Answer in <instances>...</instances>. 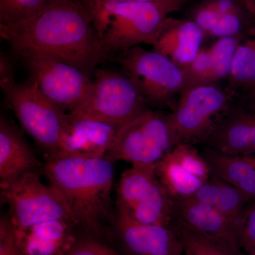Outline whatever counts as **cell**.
I'll return each instance as SVG.
<instances>
[{
    "label": "cell",
    "instance_id": "6da1fadb",
    "mask_svg": "<svg viewBox=\"0 0 255 255\" xmlns=\"http://www.w3.org/2000/svg\"><path fill=\"white\" fill-rule=\"evenodd\" d=\"M0 35L14 52L46 53L89 75L106 58L84 0H54L34 16L0 24Z\"/></svg>",
    "mask_w": 255,
    "mask_h": 255
},
{
    "label": "cell",
    "instance_id": "7a4b0ae2",
    "mask_svg": "<svg viewBox=\"0 0 255 255\" xmlns=\"http://www.w3.org/2000/svg\"><path fill=\"white\" fill-rule=\"evenodd\" d=\"M43 169L77 226L99 234L110 210L113 162L106 157L53 155L46 157Z\"/></svg>",
    "mask_w": 255,
    "mask_h": 255
},
{
    "label": "cell",
    "instance_id": "3957f363",
    "mask_svg": "<svg viewBox=\"0 0 255 255\" xmlns=\"http://www.w3.org/2000/svg\"><path fill=\"white\" fill-rule=\"evenodd\" d=\"M106 57L141 43L153 46L167 15L177 9L175 0L114 1L84 0Z\"/></svg>",
    "mask_w": 255,
    "mask_h": 255
},
{
    "label": "cell",
    "instance_id": "277c9868",
    "mask_svg": "<svg viewBox=\"0 0 255 255\" xmlns=\"http://www.w3.org/2000/svg\"><path fill=\"white\" fill-rule=\"evenodd\" d=\"M5 100L21 127L47 156L59 152L68 127V115L43 95L33 80L0 81Z\"/></svg>",
    "mask_w": 255,
    "mask_h": 255
},
{
    "label": "cell",
    "instance_id": "5b68a950",
    "mask_svg": "<svg viewBox=\"0 0 255 255\" xmlns=\"http://www.w3.org/2000/svg\"><path fill=\"white\" fill-rule=\"evenodd\" d=\"M137 87L126 73L97 69L85 100L68 115L120 127L147 110Z\"/></svg>",
    "mask_w": 255,
    "mask_h": 255
},
{
    "label": "cell",
    "instance_id": "8992f818",
    "mask_svg": "<svg viewBox=\"0 0 255 255\" xmlns=\"http://www.w3.org/2000/svg\"><path fill=\"white\" fill-rule=\"evenodd\" d=\"M179 144L170 115L146 110L119 128L106 157L157 164Z\"/></svg>",
    "mask_w": 255,
    "mask_h": 255
},
{
    "label": "cell",
    "instance_id": "52a82bcc",
    "mask_svg": "<svg viewBox=\"0 0 255 255\" xmlns=\"http://www.w3.org/2000/svg\"><path fill=\"white\" fill-rule=\"evenodd\" d=\"M0 186L1 200L8 206L15 232L53 220H66L77 226L61 196L51 186L43 184L36 172L0 183Z\"/></svg>",
    "mask_w": 255,
    "mask_h": 255
},
{
    "label": "cell",
    "instance_id": "ba28073f",
    "mask_svg": "<svg viewBox=\"0 0 255 255\" xmlns=\"http://www.w3.org/2000/svg\"><path fill=\"white\" fill-rule=\"evenodd\" d=\"M116 60L152 105H167L187 87L184 69L155 50L135 46L122 52Z\"/></svg>",
    "mask_w": 255,
    "mask_h": 255
},
{
    "label": "cell",
    "instance_id": "9c48e42d",
    "mask_svg": "<svg viewBox=\"0 0 255 255\" xmlns=\"http://www.w3.org/2000/svg\"><path fill=\"white\" fill-rule=\"evenodd\" d=\"M169 114L179 143L208 140L226 118L230 97L215 84L186 87Z\"/></svg>",
    "mask_w": 255,
    "mask_h": 255
},
{
    "label": "cell",
    "instance_id": "30bf717a",
    "mask_svg": "<svg viewBox=\"0 0 255 255\" xmlns=\"http://www.w3.org/2000/svg\"><path fill=\"white\" fill-rule=\"evenodd\" d=\"M26 64L31 80L48 100L67 113L85 100L92 80L72 64L46 53L23 49L14 52Z\"/></svg>",
    "mask_w": 255,
    "mask_h": 255
},
{
    "label": "cell",
    "instance_id": "8fae6325",
    "mask_svg": "<svg viewBox=\"0 0 255 255\" xmlns=\"http://www.w3.org/2000/svg\"><path fill=\"white\" fill-rule=\"evenodd\" d=\"M159 182L174 198L192 196L211 175V167L193 145L179 143L156 164Z\"/></svg>",
    "mask_w": 255,
    "mask_h": 255
},
{
    "label": "cell",
    "instance_id": "7c38bea8",
    "mask_svg": "<svg viewBox=\"0 0 255 255\" xmlns=\"http://www.w3.org/2000/svg\"><path fill=\"white\" fill-rule=\"evenodd\" d=\"M116 227L128 255H184L183 243L173 226L137 222L117 209Z\"/></svg>",
    "mask_w": 255,
    "mask_h": 255
},
{
    "label": "cell",
    "instance_id": "4fadbf2b",
    "mask_svg": "<svg viewBox=\"0 0 255 255\" xmlns=\"http://www.w3.org/2000/svg\"><path fill=\"white\" fill-rule=\"evenodd\" d=\"M174 221L241 250L239 223L190 196L174 198Z\"/></svg>",
    "mask_w": 255,
    "mask_h": 255
},
{
    "label": "cell",
    "instance_id": "5bb4252c",
    "mask_svg": "<svg viewBox=\"0 0 255 255\" xmlns=\"http://www.w3.org/2000/svg\"><path fill=\"white\" fill-rule=\"evenodd\" d=\"M68 121L61 148L53 155L106 157L119 127L90 119L72 118L69 115Z\"/></svg>",
    "mask_w": 255,
    "mask_h": 255
},
{
    "label": "cell",
    "instance_id": "9a60e30c",
    "mask_svg": "<svg viewBox=\"0 0 255 255\" xmlns=\"http://www.w3.org/2000/svg\"><path fill=\"white\" fill-rule=\"evenodd\" d=\"M75 226L66 220H53L14 233L23 255H65L77 239Z\"/></svg>",
    "mask_w": 255,
    "mask_h": 255
},
{
    "label": "cell",
    "instance_id": "2e32d148",
    "mask_svg": "<svg viewBox=\"0 0 255 255\" xmlns=\"http://www.w3.org/2000/svg\"><path fill=\"white\" fill-rule=\"evenodd\" d=\"M204 35V31L194 21L168 18L153 46L154 50L184 68L195 58L201 50Z\"/></svg>",
    "mask_w": 255,
    "mask_h": 255
},
{
    "label": "cell",
    "instance_id": "e0dca14e",
    "mask_svg": "<svg viewBox=\"0 0 255 255\" xmlns=\"http://www.w3.org/2000/svg\"><path fill=\"white\" fill-rule=\"evenodd\" d=\"M41 165L17 128L1 117L0 183L9 182L27 172H36Z\"/></svg>",
    "mask_w": 255,
    "mask_h": 255
},
{
    "label": "cell",
    "instance_id": "ac0fdd59",
    "mask_svg": "<svg viewBox=\"0 0 255 255\" xmlns=\"http://www.w3.org/2000/svg\"><path fill=\"white\" fill-rule=\"evenodd\" d=\"M255 140V111L227 116L208 139L213 150L228 155H251Z\"/></svg>",
    "mask_w": 255,
    "mask_h": 255
},
{
    "label": "cell",
    "instance_id": "d6986e66",
    "mask_svg": "<svg viewBox=\"0 0 255 255\" xmlns=\"http://www.w3.org/2000/svg\"><path fill=\"white\" fill-rule=\"evenodd\" d=\"M204 157L211 174L255 199V155H228L211 149Z\"/></svg>",
    "mask_w": 255,
    "mask_h": 255
},
{
    "label": "cell",
    "instance_id": "ffe728a7",
    "mask_svg": "<svg viewBox=\"0 0 255 255\" xmlns=\"http://www.w3.org/2000/svg\"><path fill=\"white\" fill-rule=\"evenodd\" d=\"M190 197L212 206L239 223L243 211L255 199L212 174L207 182Z\"/></svg>",
    "mask_w": 255,
    "mask_h": 255
},
{
    "label": "cell",
    "instance_id": "44dd1931",
    "mask_svg": "<svg viewBox=\"0 0 255 255\" xmlns=\"http://www.w3.org/2000/svg\"><path fill=\"white\" fill-rule=\"evenodd\" d=\"M158 180L156 164H133L122 174L117 189V209L130 213Z\"/></svg>",
    "mask_w": 255,
    "mask_h": 255
},
{
    "label": "cell",
    "instance_id": "7402d4cb",
    "mask_svg": "<svg viewBox=\"0 0 255 255\" xmlns=\"http://www.w3.org/2000/svg\"><path fill=\"white\" fill-rule=\"evenodd\" d=\"M174 198L158 179L148 194L127 213L137 222L170 226L174 221Z\"/></svg>",
    "mask_w": 255,
    "mask_h": 255
},
{
    "label": "cell",
    "instance_id": "603a6c76",
    "mask_svg": "<svg viewBox=\"0 0 255 255\" xmlns=\"http://www.w3.org/2000/svg\"><path fill=\"white\" fill-rule=\"evenodd\" d=\"M172 226L182 242L184 255H247L226 242L207 236L182 223L174 221Z\"/></svg>",
    "mask_w": 255,
    "mask_h": 255
},
{
    "label": "cell",
    "instance_id": "cb8c5ba5",
    "mask_svg": "<svg viewBox=\"0 0 255 255\" xmlns=\"http://www.w3.org/2000/svg\"><path fill=\"white\" fill-rule=\"evenodd\" d=\"M228 78L235 88L255 90V39L239 43Z\"/></svg>",
    "mask_w": 255,
    "mask_h": 255
},
{
    "label": "cell",
    "instance_id": "d4e9b609",
    "mask_svg": "<svg viewBox=\"0 0 255 255\" xmlns=\"http://www.w3.org/2000/svg\"><path fill=\"white\" fill-rule=\"evenodd\" d=\"M239 42L236 36L219 38L209 48L212 61L213 83L229 76Z\"/></svg>",
    "mask_w": 255,
    "mask_h": 255
},
{
    "label": "cell",
    "instance_id": "484cf974",
    "mask_svg": "<svg viewBox=\"0 0 255 255\" xmlns=\"http://www.w3.org/2000/svg\"><path fill=\"white\" fill-rule=\"evenodd\" d=\"M54 0H0V24H10L34 16Z\"/></svg>",
    "mask_w": 255,
    "mask_h": 255
},
{
    "label": "cell",
    "instance_id": "4316f807",
    "mask_svg": "<svg viewBox=\"0 0 255 255\" xmlns=\"http://www.w3.org/2000/svg\"><path fill=\"white\" fill-rule=\"evenodd\" d=\"M187 78V87L213 83L212 61L209 49L201 48L194 60L182 68Z\"/></svg>",
    "mask_w": 255,
    "mask_h": 255
},
{
    "label": "cell",
    "instance_id": "83f0119b",
    "mask_svg": "<svg viewBox=\"0 0 255 255\" xmlns=\"http://www.w3.org/2000/svg\"><path fill=\"white\" fill-rule=\"evenodd\" d=\"M240 245L247 255H255V199L243 211L239 223Z\"/></svg>",
    "mask_w": 255,
    "mask_h": 255
},
{
    "label": "cell",
    "instance_id": "f1b7e54d",
    "mask_svg": "<svg viewBox=\"0 0 255 255\" xmlns=\"http://www.w3.org/2000/svg\"><path fill=\"white\" fill-rule=\"evenodd\" d=\"M65 255H122L97 240L76 239Z\"/></svg>",
    "mask_w": 255,
    "mask_h": 255
},
{
    "label": "cell",
    "instance_id": "f546056e",
    "mask_svg": "<svg viewBox=\"0 0 255 255\" xmlns=\"http://www.w3.org/2000/svg\"><path fill=\"white\" fill-rule=\"evenodd\" d=\"M243 26L241 13H232L221 15L215 27L209 32L211 36H236Z\"/></svg>",
    "mask_w": 255,
    "mask_h": 255
},
{
    "label": "cell",
    "instance_id": "4dcf8cb0",
    "mask_svg": "<svg viewBox=\"0 0 255 255\" xmlns=\"http://www.w3.org/2000/svg\"><path fill=\"white\" fill-rule=\"evenodd\" d=\"M0 255H23L16 242L14 230L9 219L0 221Z\"/></svg>",
    "mask_w": 255,
    "mask_h": 255
},
{
    "label": "cell",
    "instance_id": "1f68e13d",
    "mask_svg": "<svg viewBox=\"0 0 255 255\" xmlns=\"http://www.w3.org/2000/svg\"><path fill=\"white\" fill-rule=\"evenodd\" d=\"M221 16L219 12L205 4L196 11L194 21L200 26L205 34H209L219 21Z\"/></svg>",
    "mask_w": 255,
    "mask_h": 255
},
{
    "label": "cell",
    "instance_id": "d6a6232c",
    "mask_svg": "<svg viewBox=\"0 0 255 255\" xmlns=\"http://www.w3.org/2000/svg\"><path fill=\"white\" fill-rule=\"evenodd\" d=\"M206 4L221 15L240 13L237 4L233 0H213Z\"/></svg>",
    "mask_w": 255,
    "mask_h": 255
},
{
    "label": "cell",
    "instance_id": "836d02e7",
    "mask_svg": "<svg viewBox=\"0 0 255 255\" xmlns=\"http://www.w3.org/2000/svg\"><path fill=\"white\" fill-rule=\"evenodd\" d=\"M14 79V71L9 58L1 52L0 55V81Z\"/></svg>",
    "mask_w": 255,
    "mask_h": 255
},
{
    "label": "cell",
    "instance_id": "e575fe53",
    "mask_svg": "<svg viewBox=\"0 0 255 255\" xmlns=\"http://www.w3.org/2000/svg\"><path fill=\"white\" fill-rule=\"evenodd\" d=\"M241 1L255 19V0H241Z\"/></svg>",
    "mask_w": 255,
    "mask_h": 255
},
{
    "label": "cell",
    "instance_id": "d590c367",
    "mask_svg": "<svg viewBox=\"0 0 255 255\" xmlns=\"http://www.w3.org/2000/svg\"><path fill=\"white\" fill-rule=\"evenodd\" d=\"M133 1H162V0H133Z\"/></svg>",
    "mask_w": 255,
    "mask_h": 255
},
{
    "label": "cell",
    "instance_id": "8d00e7d4",
    "mask_svg": "<svg viewBox=\"0 0 255 255\" xmlns=\"http://www.w3.org/2000/svg\"><path fill=\"white\" fill-rule=\"evenodd\" d=\"M252 155H255V140L253 145V148H252Z\"/></svg>",
    "mask_w": 255,
    "mask_h": 255
},
{
    "label": "cell",
    "instance_id": "74e56055",
    "mask_svg": "<svg viewBox=\"0 0 255 255\" xmlns=\"http://www.w3.org/2000/svg\"><path fill=\"white\" fill-rule=\"evenodd\" d=\"M254 91H255V90H254Z\"/></svg>",
    "mask_w": 255,
    "mask_h": 255
}]
</instances>
